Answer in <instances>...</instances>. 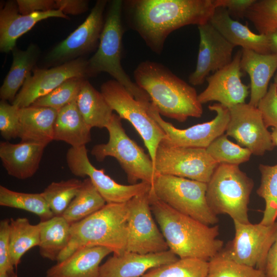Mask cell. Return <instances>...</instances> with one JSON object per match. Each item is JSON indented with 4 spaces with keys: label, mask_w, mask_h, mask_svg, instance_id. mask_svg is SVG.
Listing matches in <instances>:
<instances>
[{
    "label": "cell",
    "mask_w": 277,
    "mask_h": 277,
    "mask_svg": "<svg viewBox=\"0 0 277 277\" xmlns=\"http://www.w3.org/2000/svg\"><path fill=\"white\" fill-rule=\"evenodd\" d=\"M106 203L89 178L84 179L76 195L62 214L71 225L103 208Z\"/></svg>",
    "instance_id": "1f68e13d"
},
{
    "label": "cell",
    "mask_w": 277,
    "mask_h": 277,
    "mask_svg": "<svg viewBox=\"0 0 277 277\" xmlns=\"http://www.w3.org/2000/svg\"><path fill=\"white\" fill-rule=\"evenodd\" d=\"M106 0H98L85 21L47 55L46 61L61 64L81 57L98 47Z\"/></svg>",
    "instance_id": "2e32d148"
},
{
    "label": "cell",
    "mask_w": 277,
    "mask_h": 277,
    "mask_svg": "<svg viewBox=\"0 0 277 277\" xmlns=\"http://www.w3.org/2000/svg\"><path fill=\"white\" fill-rule=\"evenodd\" d=\"M19 108L7 101L0 102V132L8 141L18 137Z\"/></svg>",
    "instance_id": "60d3db41"
},
{
    "label": "cell",
    "mask_w": 277,
    "mask_h": 277,
    "mask_svg": "<svg viewBox=\"0 0 277 277\" xmlns=\"http://www.w3.org/2000/svg\"><path fill=\"white\" fill-rule=\"evenodd\" d=\"M241 70L250 80V98L249 104L257 107L266 94L271 77L277 71V52L261 54L252 50L242 49Z\"/></svg>",
    "instance_id": "484cf974"
},
{
    "label": "cell",
    "mask_w": 277,
    "mask_h": 277,
    "mask_svg": "<svg viewBox=\"0 0 277 277\" xmlns=\"http://www.w3.org/2000/svg\"><path fill=\"white\" fill-rule=\"evenodd\" d=\"M229 109L230 120L226 130L228 136L233 137L255 155H263L273 149L271 133L257 107L245 103Z\"/></svg>",
    "instance_id": "e0dca14e"
},
{
    "label": "cell",
    "mask_w": 277,
    "mask_h": 277,
    "mask_svg": "<svg viewBox=\"0 0 277 277\" xmlns=\"http://www.w3.org/2000/svg\"><path fill=\"white\" fill-rule=\"evenodd\" d=\"M215 8L213 0H128L123 3L130 27L157 54L161 53L171 32L187 25L209 22Z\"/></svg>",
    "instance_id": "6da1fadb"
},
{
    "label": "cell",
    "mask_w": 277,
    "mask_h": 277,
    "mask_svg": "<svg viewBox=\"0 0 277 277\" xmlns=\"http://www.w3.org/2000/svg\"><path fill=\"white\" fill-rule=\"evenodd\" d=\"M85 77L68 79L48 94L38 98L32 105L46 107L57 111L76 100Z\"/></svg>",
    "instance_id": "f35d334b"
},
{
    "label": "cell",
    "mask_w": 277,
    "mask_h": 277,
    "mask_svg": "<svg viewBox=\"0 0 277 277\" xmlns=\"http://www.w3.org/2000/svg\"><path fill=\"white\" fill-rule=\"evenodd\" d=\"M197 28L200 44L196 66L188 77L189 82L194 86L203 84L211 72L214 73L230 64L235 47L210 22Z\"/></svg>",
    "instance_id": "ac0fdd59"
},
{
    "label": "cell",
    "mask_w": 277,
    "mask_h": 277,
    "mask_svg": "<svg viewBox=\"0 0 277 277\" xmlns=\"http://www.w3.org/2000/svg\"><path fill=\"white\" fill-rule=\"evenodd\" d=\"M77 108L86 124L91 128H106L113 114V110L101 92L86 79L76 98Z\"/></svg>",
    "instance_id": "f1b7e54d"
},
{
    "label": "cell",
    "mask_w": 277,
    "mask_h": 277,
    "mask_svg": "<svg viewBox=\"0 0 277 277\" xmlns=\"http://www.w3.org/2000/svg\"><path fill=\"white\" fill-rule=\"evenodd\" d=\"M135 83L149 96L160 115L184 122L189 117H201L202 104L195 88L163 65L146 61L133 72Z\"/></svg>",
    "instance_id": "3957f363"
},
{
    "label": "cell",
    "mask_w": 277,
    "mask_h": 277,
    "mask_svg": "<svg viewBox=\"0 0 277 277\" xmlns=\"http://www.w3.org/2000/svg\"><path fill=\"white\" fill-rule=\"evenodd\" d=\"M153 215L168 246L180 259L194 258L209 261L224 247L218 239V225L208 226L172 209L150 190Z\"/></svg>",
    "instance_id": "7a4b0ae2"
},
{
    "label": "cell",
    "mask_w": 277,
    "mask_h": 277,
    "mask_svg": "<svg viewBox=\"0 0 277 277\" xmlns=\"http://www.w3.org/2000/svg\"><path fill=\"white\" fill-rule=\"evenodd\" d=\"M121 120L113 113L106 127L109 134L108 141L94 146L91 154L100 162L107 156L115 158L130 184H136L141 180L152 185L156 174L153 162L144 149L127 135Z\"/></svg>",
    "instance_id": "52a82bcc"
},
{
    "label": "cell",
    "mask_w": 277,
    "mask_h": 277,
    "mask_svg": "<svg viewBox=\"0 0 277 277\" xmlns=\"http://www.w3.org/2000/svg\"><path fill=\"white\" fill-rule=\"evenodd\" d=\"M208 108L216 113L213 119L183 129L163 120L151 102L147 110L165 132L166 136L162 141L164 143L175 147L206 149L214 140L225 134L230 120L229 109L223 105L215 103Z\"/></svg>",
    "instance_id": "7c38bea8"
},
{
    "label": "cell",
    "mask_w": 277,
    "mask_h": 277,
    "mask_svg": "<svg viewBox=\"0 0 277 277\" xmlns=\"http://www.w3.org/2000/svg\"><path fill=\"white\" fill-rule=\"evenodd\" d=\"M50 17L69 19L60 10L24 15L19 12L16 1H8L0 10V51H12L17 39L29 31L38 22Z\"/></svg>",
    "instance_id": "ffe728a7"
},
{
    "label": "cell",
    "mask_w": 277,
    "mask_h": 277,
    "mask_svg": "<svg viewBox=\"0 0 277 277\" xmlns=\"http://www.w3.org/2000/svg\"><path fill=\"white\" fill-rule=\"evenodd\" d=\"M40 224L32 225L26 217L10 220L9 242L12 263L17 268L22 257L40 242Z\"/></svg>",
    "instance_id": "4dcf8cb0"
},
{
    "label": "cell",
    "mask_w": 277,
    "mask_h": 277,
    "mask_svg": "<svg viewBox=\"0 0 277 277\" xmlns=\"http://www.w3.org/2000/svg\"><path fill=\"white\" fill-rule=\"evenodd\" d=\"M47 146L23 142L13 144L8 141L0 143V158L7 173L19 180L32 177L39 168Z\"/></svg>",
    "instance_id": "603a6c76"
},
{
    "label": "cell",
    "mask_w": 277,
    "mask_h": 277,
    "mask_svg": "<svg viewBox=\"0 0 277 277\" xmlns=\"http://www.w3.org/2000/svg\"><path fill=\"white\" fill-rule=\"evenodd\" d=\"M264 272L266 277H277V235L268 252Z\"/></svg>",
    "instance_id": "7dc6e473"
},
{
    "label": "cell",
    "mask_w": 277,
    "mask_h": 277,
    "mask_svg": "<svg viewBox=\"0 0 277 277\" xmlns=\"http://www.w3.org/2000/svg\"><path fill=\"white\" fill-rule=\"evenodd\" d=\"M19 12L24 15L56 9L55 0H16Z\"/></svg>",
    "instance_id": "ee69618b"
},
{
    "label": "cell",
    "mask_w": 277,
    "mask_h": 277,
    "mask_svg": "<svg viewBox=\"0 0 277 277\" xmlns=\"http://www.w3.org/2000/svg\"><path fill=\"white\" fill-rule=\"evenodd\" d=\"M58 111L32 105L19 108L18 137L23 142L47 146L54 140V127Z\"/></svg>",
    "instance_id": "cb8c5ba5"
},
{
    "label": "cell",
    "mask_w": 277,
    "mask_h": 277,
    "mask_svg": "<svg viewBox=\"0 0 277 277\" xmlns=\"http://www.w3.org/2000/svg\"><path fill=\"white\" fill-rule=\"evenodd\" d=\"M10 220L0 222V274H15L12 263L9 242Z\"/></svg>",
    "instance_id": "7bdbcfd3"
},
{
    "label": "cell",
    "mask_w": 277,
    "mask_h": 277,
    "mask_svg": "<svg viewBox=\"0 0 277 277\" xmlns=\"http://www.w3.org/2000/svg\"><path fill=\"white\" fill-rule=\"evenodd\" d=\"M224 134L214 140L206 148L209 155L219 164H225L239 166L249 160L250 151L235 144Z\"/></svg>",
    "instance_id": "8d00e7d4"
},
{
    "label": "cell",
    "mask_w": 277,
    "mask_h": 277,
    "mask_svg": "<svg viewBox=\"0 0 277 277\" xmlns=\"http://www.w3.org/2000/svg\"><path fill=\"white\" fill-rule=\"evenodd\" d=\"M12 277H18L17 275L15 273V274L12 275Z\"/></svg>",
    "instance_id": "f5cc1de1"
},
{
    "label": "cell",
    "mask_w": 277,
    "mask_h": 277,
    "mask_svg": "<svg viewBox=\"0 0 277 277\" xmlns=\"http://www.w3.org/2000/svg\"><path fill=\"white\" fill-rule=\"evenodd\" d=\"M82 182L72 178L52 182L41 192L54 216L62 215L79 191Z\"/></svg>",
    "instance_id": "e575fe53"
},
{
    "label": "cell",
    "mask_w": 277,
    "mask_h": 277,
    "mask_svg": "<svg viewBox=\"0 0 277 277\" xmlns=\"http://www.w3.org/2000/svg\"><path fill=\"white\" fill-rule=\"evenodd\" d=\"M274 83H275L277 86V71L274 75Z\"/></svg>",
    "instance_id": "816d5d0a"
},
{
    "label": "cell",
    "mask_w": 277,
    "mask_h": 277,
    "mask_svg": "<svg viewBox=\"0 0 277 277\" xmlns=\"http://www.w3.org/2000/svg\"><path fill=\"white\" fill-rule=\"evenodd\" d=\"M12 52V63L0 88L1 100L9 101L11 104L27 76L33 69L40 50L36 44L30 43L26 50H22L15 47Z\"/></svg>",
    "instance_id": "83f0119b"
},
{
    "label": "cell",
    "mask_w": 277,
    "mask_h": 277,
    "mask_svg": "<svg viewBox=\"0 0 277 277\" xmlns=\"http://www.w3.org/2000/svg\"><path fill=\"white\" fill-rule=\"evenodd\" d=\"M0 277H12V275H10L8 273H4V274H0Z\"/></svg>",
    "instance_id": "f907efd6"
},
{
    "label": "cell",
    "mask_w": 277,
    "mask_h": 277,
    "mask_svg": "<svg viewBox=\"0 0 277 277\" xmlns=\"http://www.w3.org/2000/svg\"><path fill=\"white\" fill-rule=\"evenodd\" d=\"M207 187L206 183L156 174L150 190L175 210L205 225H215L219 219L208 205Z\"/></svg>",
    "instance_id": "ba28073f"
},
{
    "label": "cell",
    "mask_w": 277,
    "mask_h": 277,
    "mask_svg": "<svg viewBox=\"0 0 277 277\" xmlns=\"http://www.w3.org/2000/svg\"><path fill=\"white\" fill-rule=\"evenodd\" d=\"M149 193L135 196L126 203L128 213L126 251L146 254L169 250L154 221Z\"/></svg>",
    "instance_id": "5bb4252c"
},
{
    "label": "cell",
    "mask_w": 277,
    "mask_h": 277,
    "mask_svg": "<svg viewBox=\"0 0 277 277\" xmlns=\"http://www.w3.org/2000/svg\"><path fill=\"white\" fill-rule=\"evenodd\" d=\"M207 184V202L215 215L227 214L233 221L250 223L248 206L254 182L239 166L219 164Z\"/></svg>",
    "instance_id": "8992f818"
},
{
    "label": "cell",
    "mask_w": 277,
    "mask_h": 277,
    "mask_svg": "<svg viewBox=\"0 0 277 277\" xmlns=\"http://www.w3.org/2000/svg\"><path fill=\"white\" fill-rule=\"evenodd\" d=\"M56 9L66 15L81 14L88 9L89 2L86 0H55Z\"/></svg>",
    "instance_id": "bcb514c9"
},
{
    "label": "cell",
    "mask_w": 277,
    "mask_h": 277,
    "mask_svg": "<svg viewBox=\"0 0 277 277\" xmlns=\"http://www.w3.org/2000/svg\"><path fill=\"white\" fill-rule=\"evenodd\" d=\"M101 92L113 111L130 123L140 134L154 165L157 148L166 134L147 112L151 102L147 105L140 103L115 80L104 83Z\"/></svg>",
    "instance_id": "9c48e42d"
},
{
    "label": "cell",
    "mask_w": 277,
    "mask_h": 277,
    "mask_svg": "<svg viewBox=\"0 0 277 277\" xmlns=\"http://www.w3.org/2000/svg\"><path fill=\"white\" fill-rule=\"evenodd\" d=\"M234 239L218 253L237 263L264 271L267 256L277 235V222L266 225L233 221Z\"/></svg>",
    "instance_id": "30bf717a"
},
{
    "label": "cell",
    "mask_w": 277,
    "mask_h": 277,
    "mask_svg": "<svg viewBox=\"0 0 277 277\" xmlns=\"http://www.w3.org/2000/svg\"><path fill=\"white\" fill-rule=\"evenodd\" d=\"M215 8H226L231 15L244 17L249 7L255 0H213Z\"/></svg>",
    "instance_id": "f6af8a7d"
},
{
    "label": "cell",
    "mask_w": 277,
    "mask_h": 277,
    "mask_svg": "<svg viewBox=\"0 0 277 277\" xmlns=\"http://www.w3.org/2000/svg\"><path fill=\"white\" fill-rule=\"evenodd\" d=\"M218 165L205 148L175 147L162 141L157 148L154 162L156 174L206 183Z\"/></svg>",
    "instance_id": "8fae6325"
},
{
    "label": "cell",
    "mask_w": 277,
    "mask_h": 277,
    "mask_svg": "<svg viewBox=\"0 0 277 277\" xmlns=\"http://www.w3.org/2000/svg\"><path fill=\"white\" fill-rule=\"evenodd\" d=\"M271 133L273 143L274 146H277V129H273Z\"/></svg>",
    "instance_id": "681fc988"
},
{
    "label": "cell",
    "mask_w": 277,
    "mask_h": 277,
    "mask_svg": "<svg viewBox=\"0 0 277 277\" xmlns=\"http://www.w3.org/2000/svg\"><path fill=\"white\" fill-rule=\"evenodd\" d=\"M128 213L126 203L106 204L92 214L71 224L70 241L57 262L84 247H104L115 254L125 252Z\"/></svg>",
    "instance_id": "277c9868"
},
{
    "label": "cell",
    "mask_w": 277,
    "mask_h": 277,
    "mask_svg": "<svg viewBox=\"0 0 277 277\" xmlns=\"http://www.w3.org/2000/svg\"><path fill=\"white\" fill-rule=\"evenodd\" d=\"M66 161L74 175L90 179L106 204L126 203L133 197L150 191L151 184L141 182L135 184L123 185L115 182L105 173L96 169L90 162L86 146L71 147L66 154Z\"/></svg>",
    "instance_id": "4fadbf2b"
},
{
    "label": "cell",
    "mask_w": 277,
    "mask_h": 277,
    "mask_svg": "<svg viewBox=\"0 0 277 277\" xmlns=\"http://www.w3.org/2000/svg\"><path fill=\"white\" fill-rule=\"evenodd\" d=\"M123 1L110 3L96 51L88 60L89 77L105 72L122 85L138 102L146 104L151 102L148 94L125 72L121 64L122 37L124 30L122 14Z\"/></svg>",
    "instance_id": "5b68a950"
},
{
    "label": "cell",
    "mask_w": 277,
    "mask_h": 277,
    "mask_svg": "<svg viewBox=\"0 0 277 277\" xmlns=\"http://www.w3.org/2000/svg\"><path fill=\"white\" fill-rule=\"evenodd\" d=\"M259 169L261 179L256 193L265 203L260 223L268 225L275 222L277 218V164L273 166L260 164Z\"/></svg>",
    "instance_id": "836d02e7"
},
{
    "label": "cell",
    "mask_w": 277,
    "mask_h": 277,
    "mask_svg": "<svg viewBox=\"0 0 277 277\" xmlns=\"http://www.w3.org/2000/svg\"><path fill=\"white\" fill-rule=\"evenodd\" d=\"M208 262L194 258L179 259L148 271L141 277H206Z\"/></svg>",
    "instance_id": "d590c367"
},
{
    "label": "cell",
    "mask_w": 277,
    "mask_h": 277,
    "mask_svg": "<svg viewBox=\"0 0 277 277\" xmlns=\"http://www.w3.org/2000/svg\"><path fill=\"white\" fill-rule=\"evenodd\" d=\"M245 17L259 34L269 35L277 30V0H255Z\"/></svg>",
    "instance_id": "74e56055"
},
{
    "label": "cell",
    "mask_w": 277,
    "mask_h": 277,
    "mask_svg": "<svg viewBox=\"0 0 277 277\" xmlns=\"http://www.w3.org/2000/svg\"><path fill=\"white\" fill-rule=\"evenodd\" d=\"M257 108L266 126L277 129V86L275 83L270 84L267 93L259 102Z\"/></svg>",
    "instance_id": "b9f144b4"
},
{
    "label": "cell",
    "mask_w": 277,
    "mask_h": 277,
    "mask_svg": "<svg viewBox=\"0 0 277 277\" xmlns=\"http://www.w3.org/2000/svg\"><path fill=\"white\" fill-rule=\"evenodd\" d=\"M88 77V60L82 57L49 69L34 68L27 76L11 104L19 108L29 106L68 79Z\"/></svg>",
    "instance_id": "9a60e30c"
},
{
    "label": "cell",
    "mask_w": 277,
    "mask_h": 277,
    "mask_svg": "<svg viewBox=\"0 0 277 277\" xmlns=\"http://www.w3.org/2000/svg\"><path fill=\"white\" fill-rule=\"evenodd\" d=\"M241 55L242 50H240L230 64L207 77V87L198 94L199 101L202 104L216 101L229 109L234 105L245 103L249 93V86L241 80L243 76L240 66Z\"/></svg>",
    "instance_id": "d6986e66"
},
{
    "label": "cell",
    "mask_w": 277,
    "mask_h": 277,
    "mask_svg": "<svg viewBox=\"0 0 277 277\" xmlns=\"http://www.w3.org/2000/svg\"><path fill=\"white\" fill-rule=\"evenodd\" d=\"M91 129L79 111L75 100L58 111L54 140L63 141L74 148L86 146L91 140Z\"/></svg>",
    "instance_id": "4316f807"
},
{
    "label": "cell",
    "mask_w": 277,
    "mask_h": 277,
    "mask_svg": "<svg viewBox=\"0 0 277 277\" xmlns=\"http://www.w3.org/2000/svg\"><path fill=\"white\" fill-rule=\"evenodd\" d=\"M112 251L104 247L80 248L46 271V277H98L101 263Z\"/></svg>",
    "instance_id": "d4e9b609"
},
{
    "label": "cell",
    "mask_w": 277,
    "mask_h": 277,
    "mask_svg": "<svg viewBox=\"0 0 277 277\" xmlns=\"http://www.w3.org/2000/svg\"><path fill=\"white\" fill-rule=\"evenodd\" d=\"M206 277H266L264 271L237 263L218 253L208 261Z\"/></svg>",
    "instance_id": "ab89813d"
},
{
    "label": "cell",
    "mask_w": 277,
    "mask_h": 277,
    "mask_svg": "<svg viewBox=\"0 0 277 277\" xmlns=\"http://www.w3.org/2000/svg\"><path fill=\"white\" fill-rule=\"evenodd\" d=\"M273 52H277V30L269 34Z\"/></svg>",
    "instance_id": "c3c4849f"
},
{
    "label": "cell",
    "mask_w": 277,
    "mask_h": 277,
    "mask_svg": "<svg viewBox=\"0 0 277 277\" xmlns=\"http://www.w3.org/2000/svg\"><path fill=\"white\" fill-rule=\"evenodd\" d=\"M179 259L170 250L146 254L128 251L113 254L101 265L98 277H141L152 268Z\"/></svg>",
    "instance_id": "44dd1931"
},
{
    "label": "cell",
    "mask_w": 277,
    "mask_h": 277,
    "mask_svg": "<svg viewBox=\"0 0 277 277\" xmlns=\"http://www.w3.org/2000/svg\"><path fill=\"white\" fill-rule=\"evenodd\" d=\"M209 22L235 47L261 54L274 53L269 35L254 33L247 25L233 19L225 8H216Z\"/></svg>",
    "instance_id": "7402d4cb"
},
{
    "label": "cell",
    "mask_w": 277,
    "mask_h": 277,
    "mask_svg": "<svg viewBox=\"0 0 277 277\" xmlns=\"http://www.w3.org/2000/svg\"><path fill=\"white\" fill-rule=\"evenodd\" d=\"M39 224V253L44 258L57 261L70 241L71 224L62 216H54Z\"/></svg>",
    "instance_id": "f546056e"
},
{
    "label": "cell",
    "mask_w": 277,
    "mask_h": 277,
    "mask_svg": "<svg viewBox=\"0 0 277 277\" xmlns=\"http://www.w3.org/2000/svg\"><path fill=\"white\" fill-rule=\"evenodd\" d=\"M0 205L34 213L40 218L41 222L46 221L54 216L41 193L17 192L1 185Z\"/></svg>",
    "instance_id": "d6a6232c"
}]
</instances>
